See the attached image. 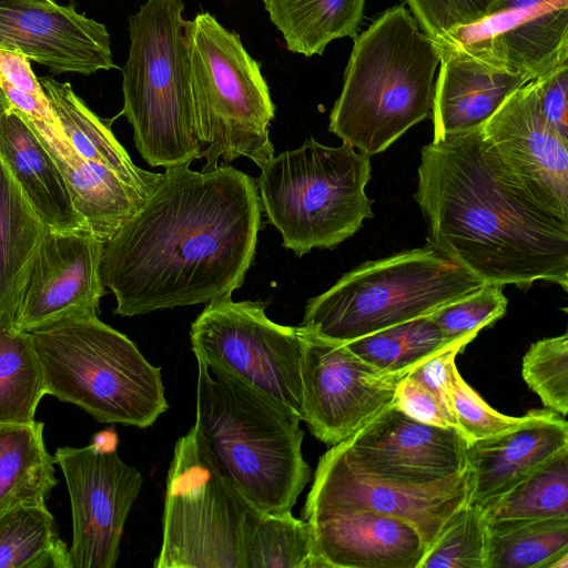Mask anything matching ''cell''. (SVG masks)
<instances>
[{
  "label": "cell",
  "mask_w": 568,
  "mask_h": 568,
  "mask_svg": "<svg viewBox=\"0 0 568 568\" xmlns=\"http://www.w3.org/2000/svg\"><path fill=\"white\" fill-rule=\"evenodd\" d=\"M261 214L256 180L230 164L165 169L103 243L100 277L116 298L114 313L131 317L231 296L253 262Z\"/></svg>",
  "instance_id": "obj_1"
},
{
  "label": "cell",
  "mask_w": 568,
  "mask_h": 568,
  "mask_svg": "<svg viewBox=\"0 0 568 568\" xmlns=\"http://www.w3.org/2000/svg\"><path fill=\"white\" fill-rule=\"evenodd\" d=\"M427 245L485 283L568 288V217L542 203L479 129L424 145L414 195Z\"/></svg>",
  "instance_id": "obj_2"
},
{
  "label": "cell",
  "mask_w": 568,
  "mask_h": 568,
  "mask_svg": "<svg viewBox=\"0 0 568 568\" xmlns=\"http://www.w3.org/2000/svg\"><path fill=\"white\" fill-rule=\"evenodd\" d=\"M196 361V433L251 504L272 514L292 511L311 480L302 420L234 374Z\"/></svg>",
  "instance_id": "obj_3"
},
{
  "label": "cell",
  "mask_w": 568,
  "mask_h": 568,
  "mask_svg": "<svg viewBox=\"0 0 568 568\" xmlns=\"http://www.w3.org/2000/svg\"><path fill=\"white\" fill-rule=\"evenodd\" d=\"M438 49L404 4L354 37L329 132L368 156L430 116Z\"/></svg>",
  "instance_id": "obj_4"
},
{
  "label": "cell",
  "mask_w": 568,
  "mask_h": 568,
  "mask_svg": "<svg viewBox=\"0 0 568 568\" xmlns=\"http://www.w3.org/2000/svg\"><path fill=\"white\" fill-rule=\"evenodd\" d=\"M47 395L95 420L146 428L165 413L161 367L98 315L68 317L28 332Z\"/></svg>",
  "instance_id": "obj_5"
},
{
  "label": "cell",
  "mask_w": 568,
  "mask_h": 568,
  "mask_svg": "<svg viewBox=\"0 0 568 568\" xmlns=\"http://www.w3.org/2000/svg\"><path fill=\"white\" fill-rule=\"evenodd\" d=\"M183 0H148L129 17V58L122 67L124 115L134 144L151 166L201 158L195 134Z\"/></svg>",
  "instance_id": "obj_6"
},
{
  "label": "cell",
  "mask_w": 568,
  "mask_h": 568,
  "mask_svg": "<svg viewBox=\"0 0 568 568\" xmlns=\"http://www.w3.org/2000/svg\"><path fill=\"white\" fill-rule=\"evenodd\" d=\"M183 31L202 172L215 170L221 158L230 164L244 156L262 169L274 156L275 105L261 63L209 12L184 20Z\"/></svg>",
  "instance_id": "obj_7"
},
{
  "label": "cell",
  "mask_w": 568,
  "mask_h": 568,
  "mask_svg": "<svg viewBox=\"0 0 568 568\" xmlns=\"http://www.w3.org/2000/svg\"><path fill=\"white\" fill-rule=\"evenodd\" d=\"M485 282L433 246L368 261L308 300L301 326L349 343L428 315L471 294Z\"/></svg>",
  "instance_id": "obj_8"
},
{
  "label": "cell",
  "mask_w": 568,
  "mask_h": 568,
  "mask_svg": "<svg viewBox=\"0 0 568 568\" xmlns=\"http://www.w3.org/2000/svg\"><path fill=\"white\" fill-rule=\"evenodd\" d=\"M261 170L262 210L297 256L337 246L374 216L365 193L371 156L346 143L327 146L311 138Z\"/></svg>",
  "instance_id": "obj_9"
},
{
  "label": "cell",
  "mask_w": 568,
  "mask_h": 568,
  "mask_svg": "<svg viewBox=\"0 0 568 568\" xmlns=\"http://www.w3.org/2000/svg\"><path fill=\"white\" fill-rule=\"evenodd\" d=\"M254 505L233 485L192 427L166 477L155 568H243L242 540Z\"/></svg>",
  "instance_id": "obj_10"
},
{
  "label": "cell",
  "mask_w": 568,
  "mask_h": 568,
  "mask_svg": "<svg viewBox=\"0 0 568 568\" xmlns=\"http://www.w3.org/2000/svg\"><path fill=\"white\" fill-rule=\"evenodd\" d=\"M266 305L231 296L207 303L191 325L192 351L196 359L234 374L303 422V332L271 321Z\"/></svg>",
  "instance_id": "obj_11"
},
{
  "label": "cell",
  "mask_w": 568,
  "mask_h": 568,
  "mask_svg": "<svg viewBox=\"0 0 568 568\" xmlns=\"http://www.w3.org/2000/svg\"><path fill=\"white\" fill-rule=\"evenodd\" d=\"M53 462L61 468L72 509L71 568H113L125 521L143 484L141 473L118 454L113 428L84 447H60Z\"/></svg>",
  "instance_id": "obj_12"
},
{
  "label": "cell",
  "mask_w": 568,
  "mask_h": 568,
  "mask_svg": "<svg viewBox=\"0 0 568 568\" xmlns=\"http://www.w3.org/2000/svg\"><path fill=\"white\" fill-rule=\"evenodd\" d=\"M469 468L448 479L412 484L386 479L351 464L331 446L318 459L302 519L348 511H375L413 524L427 549L452 517L467 503Z\"/></svg>",
  "instance_id": "obj_13"
},
{
  "label": "cell",
  "mask_w": 568,
  "mask_h": 568,
  "mask_svg": "<svg viewBox=\"0 0 568 568\" xmlns=\"http://www.w3.org/2000/svg\"><path fill=\"white\" fill-rule=\"evenodd\" d=\"M301 328L303 422L315 438L334 446L388 407L404 376L377 369L346 343Z\"/></svg>",
  "instance_id": "obj_14"
},
{
  "label": "cell",
  "mask_w": 568,
  "mask_h": 568,
  "mask_svg": "<svg viewBox=\"0 0 568 568\" xmlns=\"http://www.w3.org/2000/svg\"><path fill=\"white\" fill-rule=\"evenodd\" d=\"M468 445L458 428L414 420L389 405L352 437L334 446L351 464L367 473L423 484L466 471Z\"/></svg>",
  "instance_id": "obj_15"
},
{
  "label": "cell",
  "mask_w": 568,
  "mask_h": 568,
  "mask_svg": "<svg viewBox=\"0 0 568 568\" xmlns=\"http://www.w3.org/2000/svg\"><path fill=\"white\" fill-rule=\"evenodd\" d=\"M102 248L88 230H48L14 303L13 325L30 332L63 318L97 315L105 294Z\"/></svg>",
  "instance_id": "obj_16"
},
{
  "label": "cell",
  "mask_w": 568,
  "mask_h": 568,
  "mask_svg": "<svg viewBox=\"0 0 568 568\" xmlns=\"http://www.w3.org/2000/svg\"><path fill=\"white\" fill-rule=\"evenodd\" d=\"M104 24L57 0H0V50L20 52L55 73L116 68Z\"/></svg>",
  "instance_id": "obj_17"
},
{
  "label": "cell",
  "mask_w": 568,
  "mask_h": 568,
  "mask_svg": "<svg viewBox=\"0 0 568 568\" xmlns=\"http://www.w3.org/2000/svg\"><path fill=\"white\" fill-rule=\"evenodd\" d=\"M481 132L542 203L568 217V139L542 115L535 80L514 91Z\"/></svg>",
  "instance_id": "obj_18"
},
{
  "label": "cell",
  "mask_w": 568,
  "mask_h": 568,
  "mask_svg": "<svg viewBox=\"0 0 568 568\" xmlns=\"http://www.w3.org/2000/svg\"><path fill=\"white\" fill-rule=\"evenodd\" d=\"M565 449L567 420L548 408L529 410L527 420L517 428L470 442L469 503L483 507L497 499Z\"/></svg>",
  "instance_id": "obj_19"
},
{
  "label": "cell",
  "mask_w": 568,
  "mask_h": 568,
  "mask_svg": "<svg viewBox=\"0 0 568 568\" xmlns=\"http://www.w3.org/2000/svg\"><path fill=\"white\" fill-rule=\"evenodd\" d=\"M326 568H418L427 545L410 523L375 511L307 521Z\"/></svg>",
  "instance_id": "obj_20"
},
{
  "label": "cell",
  "mask_w": 568,
  "mask_h": 568,
  "mask_svg": "<svg viewBox=\"0 0 568 568\" xmlns=\"http://www.w3.org/2000/svg\"><path fill=\"white\" fill-rule=\"evenodd\" d=\"M434 42L440 68L430 111L433 141L479 129L514 91L528 82L524 75L496 67L463 48Z\"/></svg>",
  "instance_id": "obj_21"
},
{
  "label": "cell",
  "mask_w": 568,
  "mask_h": 568,
  "mask_svg": "<svg viewBox=\"0 0 568 568\" xmlns=\"http://www.w3.org/2000/svg\"><path fill=\"white\" fill-rule=\"evenodd\" d=\"M29 121L62 174L72 205L87 230L102 243L106 242L152 192L104 165L81 158L62 131Z\"/></svg>",
  "instance_id": "obj_22"
},
{
  "label": "cell",
  "mask_w": 568,
  "mask_h": 568,
  "mask_svg": "<svg viewBox=\"0 0 568 568\" xmlns=\"http://www.w3.org/2000/svg\"><path fill=\"white\" fill-rule=\"evenodd\" d=\"M0 158L50 231L87 230L51 154L29 119L1 90Z\"/></svg>",
  "instance_id": "obj_23"
},
{
  "label": "cell",
  "mask_w": 568,
  "mask_h": 568,
  "mask_svg": "<svg viewBox=\"0 0 568 568\" xmlns=\"http://www.w3.org/2000/svg\"><path fill=\"white\" fill-rule=\"evenodd\" d=\"M453 45L529 82L568 63V0L542 7L477 41Z\"/></svg>",
  "instance_id": "obj_24"
},
{
  "label": "cell",
  "mask_w": 568,
  "mask_h": 568,
  "mask_svg": "<svg viewBox=\"0 0 568 568\" xmlns=\"http://www.w3.org/2000/svg\"><path fill=\"white\" fill-rule=\"evenodd\" d=\"M39 81L63 135L81 158L113 170L145 191H154L162 173L135 165L113 134L110 122L91 111L70 83H61L50 77Z\"/></svg>",
  "instance_id": "obj_25"
},
{
  "label": "cell",
  "mask_w": 568,
  "mask_h": 568,
  "mask_svg": "<svg viewBox=\"0 0 568 568\" xmlns=\"http://www.w3.org/2000/svg\"><path fill=\"white\" fill-rule=\"evenodd\" d=\"M48 230L0 158V316L13 311Z\"/></svg>",
  "instance_id": "obj_26"
},
{
  "label": "cell",
  "mask_w": 568,
  "mask_h": 568,
  "mask_svg": "<svg viewBox=\"0 0 568 568\" xmlns=\"http://www.w3.org/2000/svg\"><path fill=\"white\" fill-rule=\"evenodd\" d=\"M365 3L366 0H264L287 50L305 57L322 55L332 41L355 37Z\"/></svg>",
  "instance_id": "obj_27"
},
{
  "label": "cell",
  "mask_w": 568,
  "mask_h": 568,
  "mask_svg": "<svg viewBox=\"0 0 568 568\" xmlns=\"http://www.w3.org/2000/svg\"><path fill=\"white\" fill-rule=\"evenodd\" d=\"M44 424H0V513L22 503H45L57 485Z\"/></svg>",
  "instance_id": "obj_28"
},
{
  "label": "cell",
  "mask_w": 568,
  "mask_h": 568,
  "mask_svg": "<svg viewBox=\"0 0 568 568\" xmlns=\"http://www.w3.org/2000/svg\"><path fill=\"white\" fill-rule=\"evenodd\" d=\"M242 555L243 568H326L310 524L292 511L272 514L253 506L243 529Z\"/></svg>",
  "instance_id": "obj_29"
},
{
  "label": "cell",
  "mask_w": 568,
  "mask_h": 568,
  "mask_svg": "<svg viewBox=\"0 0 568 568\" xmlns=\"http://www.w3.org/2000/svg\"><path fill=\"white\" fill-rule=\"evenodd\" d=\"M47 395L30 334L13 325V311L0 316V424H30Z\"/></svg>",
  "instance_id": "obj_30"
},
{
  "label": "cell",
  "mask_w": 568,
  "mask_h": 568,
  "mask_svg": "<svg viewBox=\"0 0 568 568\" xmlns=\"http://www.w3.org/2000/svg\"><path fill=\"white\" fill-rule=\"evenodd\" d=\"M0 568H71L45 503H22L0 513Z\"/></svg>",
  "instance_id": "obj_31"
},
{
  "label": "cell",
  "mask_w": 568,
  "mask_h": 568,
  "mask_svg": "<svg viewBox=\"0 0 568 568\" xmlns=\"http://www.w3.org/2000/svg\"><path fill=\"white\" fill-rule=\"evenodd\" d=\"M487 526L568 517V449L481 507Z\"/></svg>",
  "instance_id": "obj_32"
},
{
  "label": "cell",
  "mask_w": 568,
  "mask_h": 568,
  "mask_svg": "<svg viewBox=\"0 0 568 568\" xmlns=\"http://www.w3.org/2000/svg\"><path fill=\"white\" fill-rule=\"evenodd\" d=\"M487 527V568H568V517Z\"/></svg>",
  "instance_id": "obj_33"
},
{
  "label": "cell",
  "mask_w": 568,
  "mask_h": 568,
  "mask_svg": "<svg viewBox=\"0 0 568 568\" xmlns=\"http://www.w3.org/2000/svg\"><path fill=\"white\" fill-rule=\"evenodd\" d=\"M464 339L474 337L449 339L428 315H424L346 344L377 369L405 376L426 358Z\"/></svg>",
  "instance_id": "obj_34"
},
{
  "label": "cell",
  "mask_w": 568,
  "mask_h": 568,
  "mask_svg": "<svg viewBox=\"0 0 568 568\" xmlns=\"http://www.w3.org/2000/svg\"><path fill=\"white\" fill-rule=\"evenodd\" d=\"M488 538L481 507L467 503L427 549L418 568H487Z\"/></svg>",
  "instance_id": "obj_35"
},
{
  "label": "cell",
  "mask_w": 568,
  "mask_h": 568,
  "mask_svg": "<svg viewBox=\"0 0 568 568\" xmlns=\"http://www.w3.org/2000/svg\"><path fill=\"white\" fill-rule=\"evenodd\" d=\"M521 376L544 406L566 417L568 412V334L539 339L523 357Z\"/></svg>",
  "instance_id": "obj_36"
},
{
  "label": "cell",
  "mask_w": 568,
  "mask_h": 568,
  "mask_svg": "<svg viewBox=\"0 0 568 568\" xmlns=\"http://www.w3.org/2000/svg\"><path fill=\"white\" fill-rule=\"evenodd\" d=\"M503 287L497 283H485L476 292L437 308L428 316L449 339L475 338L481 328L505 315L508 300Z\"/></svg>",
  "instance_id": "obj_37"
},
{
  "label": "cell",
  "mask_w": 568,
  "mask_h": 568,
  "mask_svg": "<svg viewBox=\"0 0 568 568\" xmlns=\"http://www.w3.org/2000/svg\"><path fill=\"white\" fill-rule=\"evenodd\" d=\"M0 90L32 122L45 123L55 131H62L27 55L0 50Z\"/></svg>",
  "instance_id": "obj_38"
},
{
  "label": "cell",
  "mask_w": 568,
  "mask_h": 568,
  "mask_svg": "<svg viewBox=\"0 0 568 568\" xmlns=\"http://www.w3.org/2000/svg\"><path fill=\"white\" fill-rule=\"evenodd\" d=\"M452 404L458 429L469 443L509 432L528 418V413L511 417L490 407L465 382L456 366L452 373Z\"/></svg>",
  "instance_id": "obj_39"
},
{
  "label": "cell",
  "mask_w": 568,
  "mask_h": 568,
  "mask_svg": "<svg viewBox=\"0 0 568 568\" xmlns=\"http://www.w3.org/2000/svg\"><path fill=\"white\" fill-rule=\"evenodd\" d=\"M420 30L436 40L487 17L495 0H406Z\"/></svg>",
  "instance_id": "obj_40"
},
{
  "label": "cell",
  "mask_w": 568,
  "mask_h": 568,
  "mask_svg": "<svg viewBox=\"0 0 568 568\" xmlns=\"http://www.w3.org/2000/svg\"><path fill=\"white\" fill-rule=\"evenodd\" d=\"M470 342L469 339L460 341L426 358L407 373L438 399L455 428L458 426L452 404V373L456 366V356Z\"/></svg>",
  "instance_id": "obj_41"
},
{
  "label": "cell",
  "mask_w": 568,
  "mask_h": 568,
  "mask_svg": "<svg viewBox=\"0 0 568 568\" xmlns=\"http://www.w3.org/2000/svg\"><path fill=\"white\" fill-rule=\"evenodd\" d=\"M390 406L414 420L434 426L453 427L438 399L407 374L398 382Z\"/></svg>",
  "instance_id": "obj_42"
},
{
  "label": "cell",
  "mask_w": 568,
  "mask_h": 568,
  "mask_svg": "<svg viewBox=\"0 0 568 568\" xmlns=\"http://www.w3.org/2000/svg\"><path fill=\"white\" fill-rule=\"evenodd\" d=\"M535 83L542 115L568 139V63L535 79Z\"/></svg>",
  "instance_id": "obj_43"
},
{
  "label": "cell",
  "mask_w": 568,
  "mask_h": 568,
  "mask_svg": "<svg viewBox=\"0 0 568 568\" xmlns=\"http://www.w3.org/2000/svg\"><path fill=\"white\" fill-rule=\"evenodd\" d=\"M561 0H495L488 16L504 11H531Z\"/></svg>",
  "instance_id": "obj_44"
}]
</instances>
